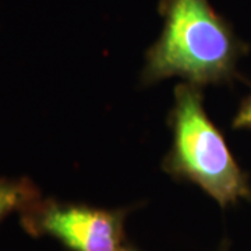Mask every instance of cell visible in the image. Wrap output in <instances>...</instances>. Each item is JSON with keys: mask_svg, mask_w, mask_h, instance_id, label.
Returning <instances> with one entry per match:
<instances>
[{"mask_svg": "<svg viewBox=\"0 0 251 251\" xmlns=\"http://www.w3.org/2000/svg\"><path fill=\"white\" fill-rule=\"evenodd\" d=\"M159 10L165 24L147 52L145 84L171 77L197 87L233 80L247 45L209 0H162Z\"/></svg>", "mask_w": 251, "mask_h": 251, "instance_id": "1", "label": "cell"}, {"mask_svg": "<svg viewBox=\"0 0 251 251\" xmlns=\"http://www.w3.org/2000/svg\"><path fill=\"white\" fill-rule=\"evenodd\" d=\"M169 122L173 143L163 159L165 171L197 184L222 208L250 200L249 176L206 115L200 87L183 82L175 88Z\"/></svg>", "mask_w": 251, "mask_h": 251, "instance_id": "2", "label": "cell"}, {"mask_svg": "<svg viewBox=\"0 0 251 251\" xmlns=\"http://www.w3.org/2000/svg\"><path fill=\"white\" fill-rule=\"evenodd\" d=\"M125 209L48 201L24 216L34 234H46L70 251H119L125 244Z\"/></svg>", "mask_w": 251, "mask_h": 251, "instance_id": "3", "label": "cell"}, {"mask_svg": "<svg viewBox=\"0 0 251 251\" xmlns=\"http://www.w3.org/2000/svg\"><path fill=\"white\" fill-rule=\"evenodd\" d=\"M35 197L34 188L23 181L0 180V219L24 206H29Z\"/></svg>", "mask_w": 251, "mask_h": 251, "instance_id": "4", "label": "cell"}, {"mask_svg": "<svg viewBox=\"0 0 251 251\" xmlns=\"http://www.w3.org/2000/svg\"><path fill=\"white\" fill-rule=\"evenodd\" d=\"M232 127L236 130H243V128H251V94L244 99L234 115Z\"/></svg>", "mask_w": 251, "mask_h": 251, "instance_id": "5", "label": "cell"}, {"mask_svg": "<svg viewBox=\"0 0 251 251\" xmlns=\"http://www.w3.org/2000/svg\"><path fill=\"white\" fill-rule=\"evenodd\" d=\"M119 251H138L137 249H133V247H127V246H123Z\"/></svg>", "mask_w": 251, "mask_h": 251, "instance_id": "6", "label": "cell"}, {"mask_svg": "<svg viewBox=\"0 0 251 251\" xmlns=\"http://www.w3.org/2000/svg\"><path fill=\"white\" fill-rule=\"evenodd\" d=\"M219 251H226V249H225V247H224V249H222V250H219Z\"/></svg>", "mask_w": 251, "mask_h": 251, "instance_id": "7", "label": "cell"}]
</instances>
